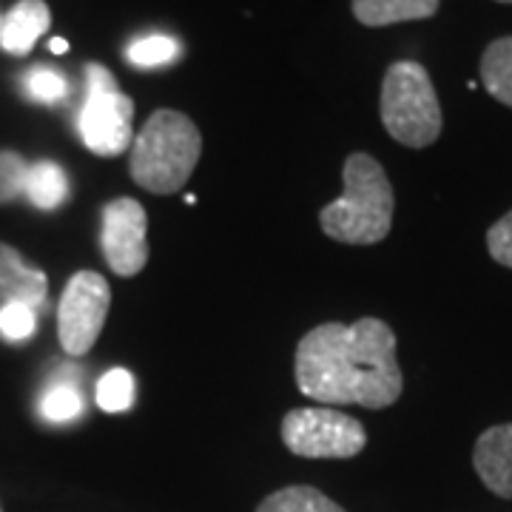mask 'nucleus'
<instances>
[{
	"instance_id": "f257e3e1",
	"label": "nucleus",
	"mask_w": 512,
	"mask_h": 512,
	"mask_svg": "<svg viewBox=\"0 0 512 512\" xmlns=\"http://www.w3.org/2000/svg\"><path fill=\"white\" fill-rule=\"evenodd\" d=\"M296 384L313 402L382 410L404 390L393 328L365 316L353 325L325 322L296 345Z\"/></svg>"
},
{
	"instance_id": "f03ea898",
	"label": "nucleus",
	"mask_w": 512,
	"mask_h": 512,
	"mask_svg": "<svg viewBox=\"0 0 512 512\" xmlns=\"http://www.w3.org/2000/svg\"><path fill=\"white\" fill-rule=\"evenodd\" d=\"M345 194L328 202L319 214L325 237L345 245H376L393 228V185L382 163L370 154H350L345 160Z\"/></svg>"
},
{
	"instance_id": "7ed1b4c3",
	"label": "nucleus",
	"mask_w": 512,
	"mask_h": 512,
	"mask_svg": "<svg viewBox=\"0 0 512 512\" xmlns=\"http://www.w3.org/2000/svg\"><path fill=\"white\" fill-rule=\"evenodd\" d=\"M202 137L194 120L174 109H160L148 117L131 143V180L148 194H177L200 163Z\"/></svg>"
},
{
	"instance_id": "20e7f679",
	"label": "nucleus",
	"mask_w": 512,
	"mask_h": 512,
	"mask_svg": "<svg viewBox=\"0 0 512 512\" xmlns=\"http://www.w3.org/2000/svg\"><path fill=\"white\" fill-rule=\"evenodd\" d=\"M382 123L387 134L407 148H427L439 140L444 126L439 94L416 60H399L384 74Z\"/></svg>"
},
{
	"instance_id": "39448f33",
	"label": "nucleus",
	"mask_w": 512,
	"mask_h": 512,
	"mask_svg": "<svg viewBox=\"0 0 512 512\" xmlns=\"http://www.w3.org/2000/svg\"><path fill=\"white\" fill-rule=\"evenodd\" d=\"M83 146L97 157H120L134 143V100L120 92L117 77L100 66H86V97L77 111Z\"/></svg>"
},
{
	"instance_id": "423d86ee",
	"label": "nucleus",
	"mask_w": 512,
	"mask_h": 512,
	"mask_svg": "<svg viewBox=\"0 0 512 512\" xmlns=\"http://www.w3.org/2000/svg\"><path fill=\"white\" fill-rule=\"evenodd\" d=\"M282 441L299 458H353L365 450L362 421L333 407H299L282 419Z\"/></svg>"
},
{
	"instance_id": "0eeeda50",
	"label": "nucleus",
	"mask_w": 512,
	"mask_h": 512,
	"mask_svg": "<svg viewBox=\"0 0 512 512\" xmlns=\"http://www.w3.org/2000/svg\"><path fill=\"white\" fill-rule=\"evenodd\" d=\"M111 305L109 282L97 271H77L57 305V339L69 356H86L97 345Z\"/></svg>"
},
{
	"instance_id": "6e6552de",
	"label": "nucleus",
	"mask_w": 512,
	"mask_h": 512,
	"mask_svg": "<svg viewBox=\"0 0 512 512\" xmlns=\"http://www.w3.org/2000/svg\"><path fill=\"white\" fill-rule=\"evenodd\" d=\"M100 248L117 276H137L148 262L146 208L134 197H117L100 214Z\"/></svg>"
},
{
	"instance_id": "1a4fd4ad",
	"label": "nucleus",
	"mask_w": 512,
	"mask_h": 512,
	"mask_svg": "<svg viewBox=\"0 0 512 512\" xmlns=\"http://www.w3.org/2000/svg\"><path fill=\"white\" fill-rule=\"evenodd\" d=\"M473 467L490 493L512 501V424H498L478 436Z\"/></svg>"
},
{
	"instance_id": "9d476101",
	"label": "nucleus",
	"mask_w": 512,
	"mask_h": 512,
	"mask_svg": "<svg viewBox=\"0 0 512 512\" xmlns=\"http://www.w3.org/2000/svg\"><path fill=\"white\" fill-rule=\"evenodd\" d=\"M46 293H49L46 274L35 265H29L12 245L0 242V299H3V305L20 302L29 308H40L46 302Z\"/></svg>"
},
{
	"instance_id": "9b49d317",
	"label": "nucleus",
	"mask_w": 512,
	"mask_h": 512,
	"mask_svg": "<svg viewBox=\"0 0 512 512\" xmlns=\"http://www.w3.org/2000/svg\"><path fill=\"white\" fill-rule=\"evenodd\" d=\"M52 23V12L46 0H18L0 26V49L6 55L23 57L35 49L37 37L43 35Z\"/></svg>"
},
{
	"instance_id": "f8f14e48",
	"label": "nucleus",
	"mask_w": 512,
	"mask_h": 512,
	"mask_svg": "<svg viewBox=\"0 0 512 512\" xmlns=\"http://www.w3.org/2000/svg\"><path fill=\"white\" fill-rule=\"evenodd\" d=\"M441 0H353V15L362 26L379 29L404 20H427L439 12Z\"/></svg>"
},
{
	"instance_id": "ddd939ff",
	"label": "nucleus",
	"mask_w": 512,
	"mask_h": 512,
	"mask_svg": "<svg viewBox=\"0 0 512 512\" xmlns=\"http://www.w3.org/2000/svg\"><path fill=\"white\" fill-rule=\"evenodd\" d=\"M26 197L40 211H55L69 200V177L66 171L52 160H40L29 165L26 177Z\"/></svg>"
},
{
	"instance_id": "4468645a",
	"label": "nucleus",
	"mask_w": 512,
	"mask_h": 512,
	"mask_svg": "<svg viewBox=\"0 0 512 512\" xmlns=\"http://www.w3.org/2000/svg\"><path fill=\"white\" fill-rule=\"evenodd\" d=\"M481 83L490 97L512 109V37H498L484 49Z\"/></svg>"
},
{
	"instance_id": "2eb2a0df",
	"label": "nucleus",
	"mask_w": 512,
	"mask_h": 512,
	"mask_svg": "<svg viewBox=\"0 0 512 512\" xmlns=\"http://www.w3.org/2000/svg\"><path fill=\"white\" fill-rule=\"evenodd\" d=\"M256 512H348L342 510L336 501H330L328 495L308 484H293L271 493Z\"/></svg>"
},
{
	"instance_id": "dca6fc26",
	"label": "nucleus",
	"mask_w": 512,
	"mask_h": 512,
	"mask_svg": "<svg viewBox=\"0 0 512 512\" xmlns=\"http://www.w3.org/2000/svg\"><path fill=\"white\" fill-rule=\"evenodd\" d=\"M180 57V40L171 35H146L131 40L126 49V60L137 69H157L168 66Z\"/></svg>"
},
{
	"instance_id": "f3484780",
	"label": "nucleus",
	"mask_w": 512,
	"mask_h": 512,
	"mask_svg": "<svg viewBox=\"0 0 512 512\" xmlns=\"http://www.w3.org/2000/svg\"><path fill=\"white\" fill-rule=\"evenodd\" d=\"M23 92H26L29 100H35L40 106H57L69 94V80L57 69L35 66V69H29V72L23 74Z\"/></svg>"
},
{
	"instance_id": "a211bd4d",
	"label": "nucleus",
	"mask_w": 512,
	"mask_h": 512,
	"mask_svg": "<svg viewBox=\"0 0 512 512\" xmlns=\"http://www.w3.org/2000/svg\"><path fill=\"white\" fill-rule=\"evenodd\" d=\"M97 404L106 413H123L134 404V379L123 367L109 370L100 382H97Z\"/></svg>"
},
{
	"instance_id": "6ab92c4d",
	"label": "nucleus",
	"mask_w": 512,
	"mask_h": 512,
	"mask_svg": "<svg viewBox=\"0 0 512 512\" xmlns=\"http://www.w3.org/2000/svg\"><path fill=\"white\" fill-rule=\"evenodd\" d=\"M40 413L43 419L49 421H72L83 413V396L80 390L69 382H57L55 387H49L40 399Z\"/></svg>"
},
{
	"instance_id": "aec40b11",
	"label": "nucleus",
	"mask_w": 512,
	"mask_h": 512,
	"mask_svg": "<svg viewBox=\"0 0 512 512\" xmlns=\"http://www.w3.org/2000/svg\"><path fill=\"white\" fill-rule=\"evenodd\" d=\"M26 177H29V163L18 151H0V205L26 194Z\"/></svg>"
},
{
	"instance_id": "412c9836",
	"label": "nucleus",
	"mask_w": 512,
	"mask_h": 512,
	"mask_svg": "<svg viewBox=\"0 0 512 512\" xmlns=\"http://www.w3.org/2000/svg\"><path fill=\"white\" fill-rule=\"evenodd\" d=\"M37 330V313L29 305H20V302H6L0 308V333L9 339V342H23L29 339Z\"/></svg>"
},
{
	"instance_id": "4be33fe9",
	"label": "nucleus",
	"mask_w": 512,
	"mask_h": 512,
	"mask_svg": "<svg viewBox=\"0 0 512 512\" xmlns=\"http://www.w3.org/2000/svg\"><path fill=\"white\" fill-rule=\"evenodd\" d=\"M487 251L498 265L512 268V211L487 231Z\"/></svg>"
},
{
	"instance_id": "5701e85b",
	"label": "nucleus",
	"mask_w": 512,
	"mask_h": 512,
	"mask_svg": "<svg viewBox=\"0 0 512 512\" xmlns=\"http://www.w3.org/2000/svg\"><path fill=\"white\" fill-rule=\"evenodd\" d=\"M49 49H52L55 55H63V52L69 49V43H66V40H60V37H55V40L49 43Z\"/></svg>"
},
{
	"instance_id": "b1692460",
	"label": "nucleus",
	"mask_w": 512,
	"mask_h": 512,
	"mask_svg": "<svg viewBox=\"0 0 512 512\" xmlns=\"http://www.w3.org/2000/svg\"><path fill=\"white\" fill-rule=\"evenodd\" d=\"M0 26H3V12H0Z\"/></svg>"
},
{
	"instance_id": "393cba45",
	"label": "nucleus",
	"mask_w": 512,
	"mask_h": 512,
	"mask_svg": "<svg viewBox=\"0 0 512 512\" xmlns=\"http://www.w3.org/2000/svg\"><path fill=\"white\" fill-rule=\"evenodd\" d=\"M498 3H512V0H498Z\"/></svg>"
},
{
	"instance_id": "a878e982",
	"label": "nucleus",
	"mask_w": 512,
	"mask_h": 512,
	"mask_svg": "<svg viewBox=\"0 0 512 512\" xmlns=\"http://www.w3.org/2000/svg\"><path fill=\"white\" fill-rule=\"evenodd\" d=\"M0 512H3V510H0Z\"/></svg>"
}]
</instances>
